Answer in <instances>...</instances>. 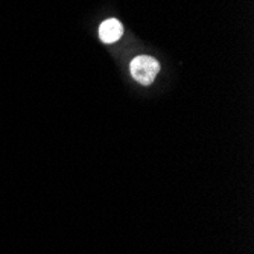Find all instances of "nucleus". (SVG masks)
<instances>
[{"label":"nucleus","mask_w":254,"mask_h":254,"mask_svg":"<svg viewBox=\"0 0 254 254\" xmlns=\"http://www.w3.org/2000/svg\"><path fill=\"white\" fill-rule=\"evenodd\" d=\"M131 76L142 85H151L160 72V63L149 55H138L129 64Z\"/></svg>","instance_id":"obj_1"},{"label":"nucleus","mask_w":254,"mask_h":254,"mask_svg":"<svg viewBox=\"0 0 254 254\" xmlns=\"http://www.w3.org/2000/svg\"><path fill=\"white\" fill-rule=\"evenodd\" d=\"M124 35V25L118 18H107L99 26V38L105 44L116 43Z\"/></svg>","instance_id":"obj_2"}]
</instances>
